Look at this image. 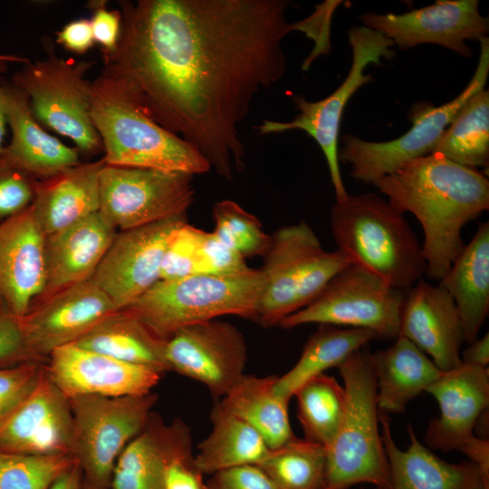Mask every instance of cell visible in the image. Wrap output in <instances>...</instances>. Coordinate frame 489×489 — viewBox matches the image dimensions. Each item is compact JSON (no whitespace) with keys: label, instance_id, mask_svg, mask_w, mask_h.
Masks as SVG:
<instances>
[{"label":"cell","instance_id":"1","mask_svg":"<svg viewBox=\"0 0 489 489\" xmlns=\"http://www.w3.org/2000/svg\"><path fill=\"white\" fill-rule=\"evenodd\" d=\"M287 0L120 1L116 50L101 73L223 178L245 168L240 125L284 75Z\"/></svg>","mask_w":489,"mask_h":489},{"label":"cell","instance_id":"2","mask_svg":"<svg viewBox=\"0 0 489 489\" xmlns=\"http://www.w3.org/2000/svg\"><path fill=\"white\" fill-rule=\"evenodd\" d=\"M372 185L401 214L416 216L424 233L426 274L436 281L464 248V226L489 207L487 177L438 153L409 160Z\"/></svg>","mask_w":489,"mask_h":489},{"label":"cell","instance_id":"3","mask_svg":"<svg viewBox=\"0 0 489 489\" xmlns=\"http://www.w3.org/2000/svg\"><path fill=\"white\" fill-rule=\"evenodd\" d=\"M91 119L106 165L202 175L211 170L189 143L153 120L103 73L92 81Z\"/></svg>","mask_w":489,"mask_h":489},{"label":"cell","instance_id":"4","mask_svg":"<svg viewBox=\"0 0 489 489\" xmlns=\"http://www.w3.org/2000/svg\"><path fill=\"white\" fill-rule=\"evenodd\" d=\"M339 250L393 287L408 292L426 273L422 245L404 217L374 193L348 194L331 209Z\"/></svg>","mask_w":489,"mask_h":489},{"label":"cell","instance_id":"5","mask_svg":"<svg viewBox=\"0 0 489 489\" xmlns=\"http://www.w3.org/2000/svg\"><path fill=\"white\" fill-rule=\"evenodd\" d=\"M337 368L343 379L346 402L338 433L326 448L325 489H349L362 483L389 489L372 355L360 349Z\"/></svg>","mask_w":489,"mask_h":489},{"label":"cell","instance_id":"6","mask_svg":"<svg viewBox=\"0 0 489 489\" xmlns=\"http://www.w3.org/2000/svg\"><path fill=\"white\" fill-rule=\"evenodd\" d=\"M264 283L262 271L253 268L228 275L158 280L125 309L167 340L183 327L224 315L256 320Z\"/></svg>","mask_w":489,"mask_h":489},{"label":"cell","instance_id":"7","mask_svg":"<svg viewBox=\"0 0 489 489\" xmlns=\"http://www.w3.org/2000/svg\"><path fill=\"white\" fill-rule=\"evenodd\" d=\"M355 263L341 250L327 251L304 221L271 235L264 256V291L256 321L264 327L281 321L312 302L345 266Z\"/></svg>","mask_w":489,"mask_h":489},{"label":"cell","instance_id":"8","mask_svg":"<svg viewBox=\"0 0 489 489\" xmlns=\"http://www.w3.org/2000/svg\"><path fill=\"white\" fill-rule=\"evenodd\" d=\"M42 42L45 58L23 64L11 83L27 94L42 126L70 139L81 154L103 152L90 114L92 82L86 79L95 62L59 57L50 37Z\"/></svg>","mask_w":489,"mask_h":489},{"label":"cell","instance_id":"9","mask_svg":"<svg viewBox=\"0 0 489 489\" xmlns=\"http://www.w3.org/2000/svg\"><path fill=\"white\" fill-rule=\"evenodd\" d=\"M68 399L73 422L72 453L81 466L83 481L110 489L119 455L146 427L158 395H89Z\"/></svg>","mask_w":489,"mask_h":489},{"label":"cell","instance_id":"10","mask_svg":"<svg viewBox=\"0 0 489 489\" xmlns=\"http://www.w3.org/2000/svg\"><path fill=\"white\" fill-rule=\"evenodd\" d=\"M352 51L351 66L345 80L329 96L318 101L294 96L293 103L298 114L291 121L264 120L254 129L258 135L281 133L301 129L311 136L321 148L330 172L336 200L348 195L344 187L338 158L339 134L343 110L352 95L371 82L365 73L369 64L379 63L382 58L394 55V43L378 31L364 25L352 26L348 32Z\"/></svg>","mask_w":489,"mask_h":489},{"label":"cell","instance_id":"11","mask_svg":"<svg viewBox=\"0 0 489 489\" xmlns=\"http://www.w3.org/2000/svg\"><path fill=\"white\" fill-rule=\"evenodd\" d=\"M406 293L365 266L351 263L329 282L312 302L284 318L278 326H349L371 331L378 339L396 340Z\"/></svg>","mask_w":489,"mask_h":489},{"label":"cell","instance_id":"12","mask_svg":"<svg viewBox=\"0 0 489 489\" xmlns=\"http://www.w3.org/2000/svg\"><path fill=\"white\" fill-rule=\"evenodd\" d=\"M479 61L466 87L452 101L429 107L413 118L412 127L388 141H367L352 134L340 138L339 161L348 164L350 176L373 184L392 174L409 160L431 154L442 134L466 101L484 88L489 72V40L480 41Z\"/></svg>","mask_w":489,"mask_h":489},{"label":"cell","instance_id":"13","mask_svg":"<svg viewBox=\"0 0 489 489\" xmlns=\"http://www.w3.org/2000/svg\"><path fill=\"white\" fill-rule=\"evenodd\" d=\"M194 176L106 165L100 173V213L120 231L186 216Z\"/></svg>","mask_w":489,"mask_h":489},{"label":"cell","instance_id":"14","mask_svg":"<svg viewBox=\"0 0 489 489\" xmlns=\"http://www.w3.org/2000/svg\"><path fill=\"white\" fill-rule=\"evenodd\" d=\"M165 358L169 370L204 384L220 398L244 375L247 346L235 326L214 319L176 331L166 340Z\"/></svg>","mask_w":489,"mask_h":489},{"label":"cell","instance_id":"15","mask_svg":"<svg viewBox=\"0 0 489 489\" xmlns=\"http://www.w3.org/2000/svg\"><path fill=\"white\" fill-rule=\"evenodd\" d=\"M360 20L400 50L434 43L465 58L473 55L466 41H480L489 31V20L481 14L477 0H437L400 14L367 12Z\"/></svg>","mask_w":489,"mask_h":489},{"label":"cell","instance_id":"16","mask_svg":"<svg viewBox=\"0 0 489 489\" xmlns=\"http://www.w3.org/2000/svg\"><path fill=\"white\" fill-rule=\"evenodd\" d=\"M186 221L183 216L117 232L91 279L118 310L130 306L159 280L170 235Z\"/></svg>","mask_w":489,"mask_h":489},{"label":"cell","instance_id":"17","mask_svg":"<svg viewBox=\"0 0 489 489\" xmlns=\"http://www.w3.org/2000/svg\"><path fill=\"white\" fill-rule=\"evenodd\" d=\"M437 401L440 415L427 427L425 442L429 448L444 452L457 450L476 458L485 448V439L474 429L481 415L488 410L489 369L462 362L443 371L427 388Z\"/></svg>","mask_w":489,"mask_h":489},{"label":"cell","instance_id":"18","mask_svg":"<svg viewBox=\"0 0 489 489\" xmlns=\"http://www.w3.org/2000/svg\"><path fill=\"white\" fill-rule=\"evenodd\" d=\"M117 311L91 279L30 307L19 318L30 360L45 363L54 350L75 342Z\"/></svg>","mask_w":489,"mask_h":489},{"label":"cell","instance_id":"19","mask_svg":"<svg viewBox=\"0 0 489 489\" xmlns=\"http://www.w3.org/2000/svg\"><path fill=\"white\" fill-rule=\"evenodd\" d=\"M46 373L67 398L79 396H142L161 379L160 372L68 344L54 350Z\"/></svg>","mask_w":489,"mask_h":489},{"label":"cell","instance_id":"20","mask_svg":"<svg viewBox=\"0 0 489 489\" xmlns=\"http://www.w3.org/2000/svg\"><path fill=\"white\" fill-rule=\"evenodd\" d=\"M73 422L69 399L44 371L31 394L0 425V452L72 454Z\"/></svg>","mask_w":489,"mask_h":489},{"label":"cell","instance_id":"21","mask_svg":"<svg viewBox=\"0 0 489 489\" xmlns=\"http://www.w3.org/2000/svg\"><path fill=\"white\" fill-rule=\"evenodd\" d=\"M45 236L32 204L0 221V308L18 318L43 289Z\"/></svg>","mask_w":489,"mask_h":489},{"label":"cell","instance_id":"22","mask_svg":"<svg viewBox=\"0 0 489 489\" xmlns=\"http://www.w3.org/2000/svg\"><path fill=\"white\" fill-rule=\"evenodd\" d=\"M398 336L428 355L442 371L462 363L461 319L453 299L440 284L421 278L407 292Z\"/></svg>","mask_w":489,"mask_h":489},{"label":"cell","instance_id":"23","mask_svg":"<svg viewBox=\"0 0 489 489\" xmlns=\"http://www.w3.org/2000/svg\"><path fill=\"white\" fill-rule=\"evenodd\" d=\"M116 234L117 229L97 212L46 235L45 283L30 307L90 280Z\"/></svg>","mask_w":489,"mask_h":489},{"label":"cell","instance_id":"24","mask_svg":"<svg viewBox=\"0 0 489 489\" xmlns=\"http://www.w3.org/2000/svg\"><path fill=\"white\" fill-rule=\"evenodd\" d=\"M10 143L0 157L36 180L79 165L80 152L49 134L34 117L27 94L12 83L2 84Z\"/></svg>","mask_w":489,"mask_h":489},{"label":"cell","instance_id":"25","mask_svg":"<svg viewBox=\"0 0 489 489\" xmlns=\"http://www.w3.org/2000/svg\"><path fill=\"white\" fill-rule=\"evenodd\" d=\"M381 438L389 468V489H481L489 475L473 461L448 463L421 444L411 425L410 444L400 449L392 436L388 414L379 410Z\"/></svg>","mask_w":489,"mask_h":489},{"label":"cell","instance_id":"26","mask_svg":"<svg viewBox=\"0 0 489 489\" xmlns=\"http://www.w3.org/2000/svg\"><path fill=\"white\" fill-rule=\"evenodd\" d=\"M104 166L101 158L37 181L32 206L45 235L100 211V173Z\"/></svg>","mask_w":489,"mask_h":489},{"label":"cell","instance_id":"27","mask_svg":"<svg viewBox=\"0 0 489 489\" xmlns=\"http://www.w3.org/2000/svg\"><path fill=\"white\" fill-rule=\"evenodd\" d=\"M439 284L456 306L465 341L473 342L478 338L489 311L488 222L479 224L474 237L465 244Z\"/></svg>","mask_w":489,"mask_h":489},{"label":"cell","instance_id":"28","mask_svg":"<svg viewBox=\"0 0 489 489\" xmlns=\"http://www.w3.org/2000/svg\"><path fill=\"white\" fill-rule=\"evenodd\" d=\"M379 410L403 413L407 405L440 377L432 360L403 336L385 350L371 353Z\"/></svg>","mask_w":489,"mask_h":489},{"label":"cell","instance_id":"29","mask_svg":"<svg viewBox=\"0 0 489 489\" xmlns=\"http://www.w3.org/2000/svg\"><path fill=\"white\" fill-rule=\"evenodd\" d=\"M72 344L161 374L169 370L165 358L166 340L126 309L118 310Z\"/></svg>","mask_w":489,"mask_h":489},{"label":"cell","instance_id":"30","mask_svg":"<svg viewBox=\"0 0 489 489\" xmlns=\"http://www.w3.org/2000/svg\"><path fill=\"white\" fill-rule=\"evenodd\" d=\"M276 379L274 375L244 374L219 400L225 409L256 430L270 449L277 448L295 436L288 414L290 399L275 393Z\"/></svg>","mask_w":489,"mask_h":489},{"label":"cell","instance_id":"31","mask_svg":"<svg viewBox=\"0 0 489 489\" xmlns=\"http://www.w3.org/2000/svg\"><path fill=\"white\" fill-rule=\"evenodd\" d=\"M176 423L166 425L151 413L144 429L119 455L110 489H165V469Z\"/></svg>","mask_w":489,"mask_h":489},{"label":"cell","instance_id":"32","mask_svg":"<svg viewBox=\"0 0 489 489\" xmlns=\"http://www.w3.org/2000/svg\"><path fill=\"white\" fill-rule=\"evenodd\" d=\"M212 430L198 445L196 462L203 474L259 465L269 446L250 425L225 409L219 401L211 412Z\"/></svg>","mask_w":489,"mask_h":489},{"label":"cell","instance_id":"33","mask_svg":"<svg viewBox=\"0 0 489 489\" xmlns=\"http://www.w3.org/2000/svg\"><path fill=\"white\" fill-rule=\"evenodd\" d=\"M376 339L377 335L366 329L319 324L304 345L296 364L285 374L277 377L275 393L291 399L305 381L331 367H338L351 353Z\"/></svg>","mask_w":489,"mask_h":489},{"label":"cell","instance_id":"34","mask_svg":"<svg viewBox=\"0 0 489 489\" xmlns=\"http://www.w3.org/2000/svg\"><path fill=\"white\" fill-rule=\"evenodd\" d=\"M432 153L464 167L488 168L489 91L473 94L447 126Z\"/></svg>","mask_w":489,"mask_h":489},{"label":"cell","instance_id":"35","mask_svg":"<svg viewBox=\"0 0 489 489\" xmlns=\"http://www.w3.org/2000/svg\"><path fill=\"white\" fill-rule=\"evenodd\" d=\"M293 396L305 438L328 448L343 418L344 388L335 378L321 373L305 381Z\"/></svg>","mask_w":489,"mask_h":489},{"label":"cell","instance_id":"36","mask_svg":"<svg viewBox=\"0 0 489 489\" xmlns=\"http://www.w3.org/2000/svg\"><path fill=\"white\" fill-rule=\"evenodd\" d=\"M277 489H325L326 448L294 436L257 465Z\"/></svg>","mask_w":489,"mask_h":489},{"label":"cell","instance_id":"37","mask_svg":"<svg viewBox=\"0 0 489 489\" xmlns=\"http://www.w3.org/2000/svg\"><path fill=\"white\" fill-rule=\"evenodd\" d=\"M76 462L72 454L0 452V489H49Z\"/></svg>","mask_w":489,"mask_h":489},{"label":"cell","instance_id":"38","mask_svg":"<svg viewBox=\"0 0 489 489\" xmlns=\"http://www.w3.org/2000/svg\"><path fill=\"white\" fill-rule=\"evenodd\" d=\"M212 215L215 221L213 233L224 244L244 259L264 256L270 245L271 235L264 233L256 216L229 199L216 202Z\"/></svg>","mask_w":489,"mask_h":489},{"label":"cell","instance_id":"39","mask_svg":"<svg viewBox=\"0 0 489 489\" xmlns=\"http://www.w3.org/2000/svg\"><path fill=\"white\" fill-rule=\"evenodd\" d=\"M202 230L184 222L168 242L159 280H174L200 274L199 244Z\"/></svg>","mask_w":489,"mask_h":489},{"label":"cell","instance_id":"40","mask_svg":"<svg viewBox=\"0 0 489 489\" xmlns=\"http://www.w3.org/2000/svg\"><path fill=\"white\" fill-rule=\"evenodd\" d=\"M174 439L165 469V489H207L191 449L187 426L176 419Z\"/></svg>","mask_w":489,"mask_h":489},{"label":"cell","instance_id":"41","mask_svg":"<svg viewBox=\"0 0 489 489\" xmlns=\"http://www.w3.org/2000/svg\"><path fill=\"white\" fill-rule=\"evenodd\" d=\"M44 364L30 361L0 368V425L34 389Z\"/></svg>","mask_w":489,"mask_h":489},{"label":"cell","instance_id":"42","mask_svg":"<svg viewBox=\"0 0 489 489\" xmlns=\"http://www.w3.org/2000/svg\"><path fill=\"white\" fill-rule=\"evenodd\" d=\"M37 181L0 157V221L33 203Z\"/></svg>","mask_w":489,"mask_h":489},{"label":"cell","instance_id":"43","mask_svg":"<svg viewBox=\"0 0 489 489\" xmlns=\"http://www.w3.org/2000/svg\"><path fill=\"white\" fill-rule=\"evenodd\" d=\"M200 274L228 275L250 269L245 259L213 232L202 230L199 244Z\"/></svg>","mask_w":489,"mask_h":489},{"label":"cell","instance_id":"44","mask_svg":"<svg viewBox=\"0 0 489 489\" xmlns=\"http://www.w3.org/2000/svg\"><path fill=\"white\" fill-rule=\"evenodd\" d=\"M89 7L92 11L91 29L95 43L102 52V56L111 54L117 48L121 31V13L110 10L106 1H91Z\"/></svg>","mask_w":489,"mask_h":489},{"label":"cell","instance_id":"45","mask_svg":"<svg viewBox=\"0 0 489 489\" xmlns=\"http://www.w3.org/2000/svg\"><path fill=\"white\" fill-rule=\"evenodd\" d=\"M206 484L207 489H277L265 473L255 465L216 472Z\"/></svg>","mask_w":489,"mask_h":489},{"label":"cell","instance_id":"46","mask_svg":"<svg viewBox=\"0 0 489 489\" xmlns=\"http://www.w3.org/2000/svg\"><path fill=\"white\" fill-rule=\"evenodd\" d=\"M32 361L26 352L19 318L0 310V368Z\"/></svg>","mask_w":489,"mask_h":489},{"label":"cell","instance_id":"47","mask_svg":"<svg viewBox=\"0 0 489 489\" xmlns=\"http://www.w3.org/2000/svg\"><path fill=\"white\" fill-rule=\"evenodd\" d=\"M340 1H327L323 5L316 6V11L311 16L297 23H294L295 31H301L307 36L316 41L315 56L320 53H325L330 49L329 25L330 18Z\"/></svg>","mask_w":489,"mask_h":489},{"label":"cell","instance_id":"48","mask_svg":"<svg viewBox=\"0 0 489 489\" xmlns=\"http://www.w3.org/2000/svg\"><path fill=\"white\" fill-rule=\"evenodd\" d=\"M55 42L70 53H86L95 44L91 20L79 18L66 24L56 32Z\"/></svg>","mask_w":489,"mask_h":489},{"label":"cell","instance_id":"49","mask_svg":"<svg viewBox=\"0 0 489 489\" xmlns=\"http://www.w3.org/2000/svg\"><path fill=\"white\" fill-rule=\"evenodd\" d=\"M461 360L464 363L488 368L489 364V333L486 332L482 338L475 340L463 351Z\"/></svg>","mask_w":489,"mask_h":489},{"label":"cell","instance_id":"50","mask_svg":"<svg viewBox=\"0 0 489 489\" xmlns=\"http://www.w3.org/2000/svg\"><path fill=\"white\" fill-rule=\"evenodd\" d=\"M8 62H20L22 64H25L26 62H29V59L17 56L14 54H9L6 58L0 59V76L2 73L6 72ZM6 124H7V118H6V112H5V106L2 84L0 83V153L4 148L3 141H4V137L5 135Z\"/></svg>","mask_w":489,"mask_h":489},{"label":"cell","instance_id":"51","mask_svg":"<svg viewBox=\"0 0 489 489\" xmlns=\"http://www.w3.org/2000/svg\"><path fill=\"white\" fill-rule=\"evenodd\" d=\"M82 481V472L80 465L76 462L49 489H81Z\"/></svg>","mask_w":489,"mask_h":489},{"label":"cell","instance_id":"52","mask_svg":"<svg viewBox=\"0 0 489 489\" xmlns=\"http://www.w3.org/2000/svg\"><path fill=\"white\" fill-rule=\"evenodd\" d=\"M81 489H101V488L92 486L89 484L88 483H86L85 481H82Z\"/></svg>","mask_w":489,"mask_h":489},{"label":"cell","instance_id":"53","mask_svg":"<svg viewBox=\"0 0 489 489\" xmlns=\"http://www.w3.org/2000/svg\"><path fill=\"white\" fill-rule=\"evenodd\" d=\"M481 489H489V482L485 483Z\"/></svg>","mask_w":489,"mask_h":489},{"label":"cell","instance_id":"54","mask_svg":"<svg viewBox=\"0 0 489 489\" xmlns=\"http://www.w3.org/2000/svg\"><path fill=\"white\" fill-rule=\"evenodd\" d=\"M9 54H0V59L6 58Z\"/></svg>","mask_w":489,"mask_h":489},{"label":"cell","instance_id":"55","mask_svg":"<svg viewBox=\"0 0 489 489\" xmlns=\"http://www.w3.org/2000/svg\"><path fill=\"white\" fill-rule=\"evenodd\" d=\"M373 489H387V488H379V487H375Z\"/></svg>","mask_w":489,"mask_h":489},{"label":"cell","instance_id":"56","mask_svg":"<svg viewBox=\"0 0 489 489\" xmlns=\"http://www.w3.org/2000/svg\"><path fill=\"white\" fill-rule=\"evenodd\" d=\"M0 310H1V308H0Z\"/></svg>","mask_w":489,"mask_h":489}]
</instances>
